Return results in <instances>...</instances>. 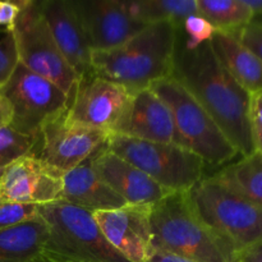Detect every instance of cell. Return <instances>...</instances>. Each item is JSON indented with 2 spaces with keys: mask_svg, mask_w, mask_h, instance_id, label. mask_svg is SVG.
<instances>
[{
  "mask_svg": "<svg viewBox=\"0 0 262 262\" xmlns=\"http://www.w3.org/2000/svg\"><path fill=\"white\" fill-rule=\"evenodd\" d=\"M22 7L20 2H0V26H5L9 30L14 25Z\"/></svg>",
  "mask_w": 262,
  "mask_h": 262,
  "instance_id": "29",
  "label": "cell"
},
{
  "mask_svg": "<svg viewBox=\"0 0 262 262\" xmlns=\"http://www.w3.org/2000/svg\"><path fill=\"white\" fill-rule=\"evenodd\" d=\"M63 171L28 154L3 169L0 201L41 205L60 201Z\"/></svg>",
  "mask_w": 262,
  "mask_h": 262,
  "instance_id": "12",
  "label": "cell"
},
{
  "mask_svg": "<svg viewBox=\"0 0 262 262\" xmlns=\"http://www.w3.org/2000/svg\"><path fill=\"white\" fill-rule=\"evenodd\" d=\"M12 106L3 95H0V128L9 127L12 122Z\"/></svg>",
  "mask_w": 262,
  "mask_h": 262,
  "instance_id": "31",
  "label": "cell"
},
{
  "mask_svg": "<svg viewBox=\"0 0 262 262\" xmlns=\"http://www.w3.org/2000/svg\"><path fill=\"white\" fill-rule=\"evenodd\" d=\"M252 140H253V147H255V151L262 155V130L261 129L252 128Z\"/></svg>",
  "mask_w": 262,
  "mask_h": 262,
  "instance_id": "34",
  "label": "cell"
},
{
  "mask_svg": "<svg viewBox=\"0 0 262 262\" xmlns=\"http://www.w3.org/2000/svg\"><path fill=\"white\" fill-rule=\"evenodd\" d=\"M106 147L170 192H188L204 178V161L174 143L110 133Z\"/></svg>",
  "mask_w": 262,
  "mask_h": 262,
  "instance_id": "7",
  "label": "cell"
},
{
  "mask_svg": "<svg viewBox=\"0 0 262 262\" xmlns=\"http://www.w3.org/2000/svg\"><path fill=\"white\" fill-rule=\"evenodd\" d=\"M178 31L183 42L188 48H196L202 43L209 42L216 32L214 26L199 13L187 17Z\"/></svg>",
  "mask_w": 262,
  "mask_h": 262,
  "instance_id": "25",
  "label": "cell"
},
{
  "mask_svg": "<svg viewBox=\"0 0 262 262\" xmlns=\"http://www.w3.org/2000/svg\"><path fill=\"white\" fill-rule=\"evenodd\" d=\"M36 143L37 137L20 135L10 127L0 128V169L7 168L22 156L33 154Z\"/></svg>",
  "mask_w": 262,
  "mask_h": 262,
  "instance_id": "24",
  "label": "cell"
},
{
  "mask_svg": "<svg viewBox=\"0 0 262 262\" xmlns=\"http://www.w3.org/2000/svg\"><path fill=\"white\" fill-rule=\"evenodd\" d=\"M49 233L41 217L0 230V262H31L43 252Z\"/></svg>",
  "mask_w": 262,
  "mask_h": 262,
  "instance_id": "20",
  "label": "cell"
},
{
  "mask_svg": "<svg viewBox=\"0 0 262 262\" xmlns=\"http://www.w3.org/2000/svg\"><path fill=\"white\" fill-rule=\"evenodd\" d=\"M147 262H194L191 260H187V258L179 257V256L171 255V253L164 252L160 250H154V253L151 255L150 260Z\"/></svg>",
  "mask_w": 262,
  "mask_h": 262,
  "instance_id": "32",
  "label": "cell"
},
{
  "mask_svg": "<svg viewBox=\"0 0 262 262\" xmlns=\"http://www.w3.org/2000/svg\"><path fill=\"white\" fill-rule=\"evenodd\" d=\"M8 31L14 37L19 64L55 83L71 99L78 77L56 46L40 2L22 0L19 14Z\"/></svg>",
  "mask_w": 262,
  "mask_h": 262,
  "instance_id": "8",
  "label": "cell"
},
{
  "mask_svg": "<svg viewBox=\"0 0 262 262\" xmlns=\"http://www.w3.org/2000/svg\"><path fill=\"white\" fill-rule=\"evenodd\" d=\"M38 215L49 233L43 252L67 262H129L107 242L92 212L60 200L38 206Z\"/></svg>",
  "mask_w": 262,
  "mask_h": 262,
  "instance_id": "6",
  "label": "cell"
},
{
  "mask_svg": "<svg viewBox=\"0 0 262 262\" xmlns=\"http://www.w3.org/2000/svg\"><path fill=\"white\" fill-rule=\"evenodd\" d=\"M199 14L216 31L237 33L255 19L245 0H196Z\"/></svg>",
  "mask_w": 262,
  "mask_h": 262,
  "instance_id": "23",
  "label": "cell"
},
{
  "mask_svg": "<svg viewBox=\"0 0 262 262\" xmlns=\"http://www.w3.org/2000/svg\"><path fill=\"white\" fill-rule=\"evenodd\" d=\"M73 5L92 51L113 50L146 27L128 13L124 2L76 0Z\"/></svg>",
  "mask_w": 262,
  "mask_h": 262,
  "instance_id": "14",
  "label": "cell"
},
{
  "mask_svg": "<svg viewBox=\"0 0 262 262\" xmlns=\"http://www.w3.org/2000/svg\"><path fill=\"white\" fill-rule=\"evenodd\" d=\"M210 45L228 73L248 94H261L262 60L241 42L235 33L216 31Z\"/></svg>",
  "mask_w": 262,
  "mask_h": 262,
  "instance_id": "19",
  "label": "cell"
},
{
  "mask_svg": "<svg viewBox=\"0 0 262 262\" xmlns=\"http://www.w3.org/2000/svg\"><path fill=\"white\" fill-rule=\"evenodd\" d=\"M124 5L136 20L146 26L169 22L179 28L187 17L199 13L196 0H130Z\"/></svg>",
  "mask_w": 262,
  "mask_h": 262,
  "instance_id": "22",
  "label": "cell"
},
{
  "mask_svg": "<svg viewBox=\"0 0 262 262\" xmlns=\"http://www.w3.org/2000/svg\"><path fill=\"white\" fill-rule=\"evenodd\" d=\"M40 9L48 23L56 46L69 64L78 81L92 73L89 41L73 2L69 0H43Z\"/></svg>",
  "mask_w": 262,
  "mask_h": 262,
  "instance_id": "16",
  "label": "cell"
},
{
  "mask_svg": "<svg viewBox=\"0 0 262 262\" xmlns=\"http://www.w3.org/2000/svg\"><path fill=\"white\" fill-rule=\"evenodd\" d=\"M0 95L12 106L9 127L20 135L38 137L42 128L68 110L69 96L55 83L18 63Z\"/></svg>",
  "mask_w": 262,
  "mask_h": 262,
  "instance_id": "9",
  "label": "cell"
},
{
  "mask_svg": "<svg viewBox=\"0 0 262 262\" xmlns=\"http://www.w3.org/2000/svg\"><path fill=\"white\" fill-rule=\"evenodd\" d=\"M177 36L178 27L173 23L146 26L113 50L92 51V73L125 87L130 94L150 89L171 76Z\"/></svg>",
  "mask_w": 262,
  "mask_h": 262,
  "instance_id": "2",
  "label": "cell"
},
{
  "mask_svg": "<svg viewBox=\"0 0 262 262\" xmlns=\"http://www.w3.org/2000/svg\"><path fill=\"white\" fill-rule=\"evenodd\" d=\"M66 113L42 128L36 143L38 150L35 152L37 158L63 173L94 158L106 146L110 136L105 130L73 123Z\"/></svg>",
  "mask_w": 262,
  "mask_h": 262,
  "instance_id": "10",
  "label": "cell"
},
{
  "mask_svg": "<svg viewBox=\"0 0 262 262\" xmlns=\"http://www.w3.org/2000/svg\"><path fill=\"white\" fill-rule=\"evenodd\" d=\"M61 200L92 214L128 205L97 176L92 168L91 159L64 173Z\"/></svg>",
  "mask_w": 262,
  "mask_h": 262,
  "instance_id": "18",
  "label": "cell"
},
{
  "mask_svg": "<svg viewBox=\"0 0 262 262\" xmlns=\"http://www.w3.org/2000/svg\"><path fill=\"white\" fill-rule=\"evenodd\" d=\"M125 87L90 73L78 81L66 115L79 125L113 133L130 102Z\"/></svg>",
  "mask_w": 262,
  "mask_h": 262,
  "instance_id": "11",
  "label": "cell"
},
{
  "mask_svg": "<svg viewBox=\"0 0 262 262\" xmlns=\"http://www.w3.org/2000/svg\"><path fill=\"white\" fill-rule=\"evenodd\" d=\"M151 206H133L94 212L107 242L129 262H147L154 253Z\"/></svg>",
  "mask_w": 262,
  "mask_h": 262,
  "instance_id": "13",
  "label": "cell"
},
{
  "mask_svg": "<svg viewBox=\"0 0 262 262\" xmlns=\"http://www.w3.org/2000/svg\"><path fill=\"white\" fill-rule=\"evenodd\" d=\"M150 89L170 109L177 145L199 156L205 165H223L238 155V151L209 113L176 78H164Z\"/></svg>",
  "mask_w": 262,
  "mask_h": 262,
  "instance_id": "5",
  "label": "cell"
},
{
  "mask_svg": "<svg viewBox=\"0 0 262 262\" xmlns=\"http://www.w3.org/2000/svg\"><path fill=\"white\" fill-rule=\"evenodd\" d=\"M186 193L199 219L238 255L262 243V210L214 176L202 178Z\"/></svg>",
  "mask_w": 262,
  "mask_h": 262,
  "instance_id": "4",
  "label": "cell"
},
{
  "mask_svg": "<svg viewBox=\"0 0 262 262\" xmlns=\"http://www.w3.org/2000/svg\"><path fill=\"white\" fill-rule=\"evenodd\" d=\"M40 217L37 205L0 201V230Z\"/></svg>",
  "mask_w": 262,
  "mask_h": 262,
  "instance_id": "26",
  "label": "cell"
},
{
  "mask_svg": "<svg viewBox=\"0 0 262 262\" xmlns=\"http://www.w3.org/2000/svg\"><path fill=\"white\" fill-rule=\"evenodd\" d=\"M245 3L248 5V8L252 10L255 18L257 17V15L262 14V0H245Z\"/></svg>",
  "mask_w": 262,
  "mask_h": 262,
  "instance_id": "35",
  "label": "cell"
},
{
  "mask_svg": "<svg viewBox=\"0 0 262 262\" xmlns=\"http://www.w3.org/2000/svg\"><path fill=\"white\" fill-rule=\"evenodd\" d=\"M154 248L194 262H238L239 255L199 219L186 192L151 206Z\"/></svg>",
  "mask_w": 262,
  "mask_h": 262,
  "instance_id": "3",
  "label": "cell"
},
{
  "mask_svg": "<svg viewBox=\"0 0 262 262\" xmlns=\"http://www.w3.org/2000/svg\"><path fill=\"white\" fill-rule=\"evenodd\" d=\"M235 35L243 45L247 46L262 60V18H255Z\"/></svg>",
  "mask_w": 262,
  "mask_h": 262,
  "instance_id": "28",
  "label": "cell"
},
{
  "mask_svg": "<svg viewBox=\"0 0 262 262\" xmlns=\"http://www.w3.org/2000/svg\"><path fill=\"white\" fill-rule=\"evenodd\" d=\"M113 133L177 145V132L170 109L151 89L132 94L127 112Z\"/></svg>",
  "mask_w": 262,
  "mask_h": 262,
  "instance_id": "17",
  "label": "cell"
},
{
  "mask_svg": "<svg viewBox=\"0 0 262 262\" xmlns=\"http://www.w3.org/2000/svg\"><path fill=\"white\" fill-rule=\"evenodd\" d=\"M2 173H3V169H0V176H2Z\"/></svg>",
  "mask_w": 262,
  "mask_h": 262,
  "instance_id": "37",
  "label": "cell"
},
{
  "mask_svg": "<svg viewBox=\"0 0 262 262\" xmlns=\"http://www.w3.org/2000/svg\"><path fill=\"white\" fill-rule=\"evenodd\" d=\"M91 164L97 176L128 205L152 206L173 193L132 164L107 150L106 146L91 158Z\"/></svg>",
  "mask_w": 262,
  "mask_h": 262,
  "instance_id": "15",
  "label": "cell"
},
{
  "mask_svg": "<svg viewBox=\"0 0 262 262\" xmlns=\"http://www.w3.org/2000/svg\"><path fill=\"white\" fill-rule=\"evenodd\" d=\"M170 77L209 113L239 155L255 152L250 119L251 95L223 67L210 41L188 48L178 31Z\"/></svg>",
  "mask_w": 262,
  "mask_h": 262,
  "instance_id": "1",
  "label": "cell"
},
{
  "mask_svg": "<svg viewBox=\"0 0 262 262\" xmlns=\"http://www.w3.org/2000/svg\"><path fill=\"white\" fill-rule=\"evenodd\" d=\"M250 119L252 128L262 130V92L251 95Z\"/></svg>",
  "mask_w": 262,
  "mask_h": 262,
  "instance_id": "30",
  "label": "cell"
},
{
  "mask_svg": "<svg viewBox=\"0 0 262 262\" xmlns=\"http://www.w3.org/2000/svg\"><path fill=\"white\" fill-rule=\"evenodd\" d=\"M215 178L242 199L262 210V155L252 152L227 165Z\"/></svg>",
  "mask_w": 262,
  "mask_h": 262,
  "instance_id": "21",
  "label": "cell"
},
{
  "mask_svg": "<svg viewBox=\"0 0 262 262\" xmlns=\"http://www.w3.org/2000/svg\"><path fill=\"white\" fill-rule=\"evenodd\" d=\"M31 262H67V261L55 257V256L50 255V253L48 252H42L41 255H38L35 260H32Z\"/></svg>",
  "mask_w": 262,
  "mask_h": 262,
  "instance_id": "36",
  "label": "cell"
},
{
  "mask_svg": "<svg viewBox=\"0 0 262 262\" xmlns=\"http://www.w3.org/2000/svg\"><path fill=\"white\" fill-rule=\"evenodd\" d=\"M18 63V53L14 37L8 31L7 35L0 40V89L7 84L14 73Z\"/></svg>",
  "mask_w": 262,
  "mask_h": 262,
  "instance_id": "27",
  "label": "cell"
},
{
  "mask_svg": "<svg viewBox=\"0 0 262 262\" xmlns=\"http://www.w3.org/2000/svg\"><path fill=\"white\" fill-rule=\"evenodd\" d=\"M238 262H262V243L241 253Z\"/></svg>",
  "mask_w": 262,
  "mask_h": 262,
  "instance_id": "33",
  "label": "cell"
}]
</instances>
